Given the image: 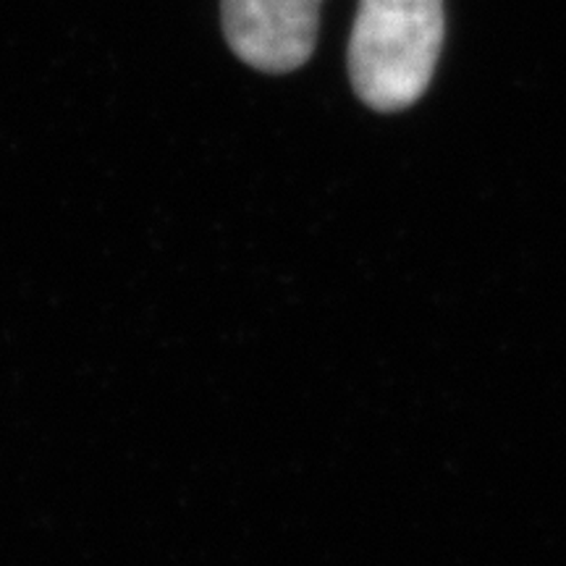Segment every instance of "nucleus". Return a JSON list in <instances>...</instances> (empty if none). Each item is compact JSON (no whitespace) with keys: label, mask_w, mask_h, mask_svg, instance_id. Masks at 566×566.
I'll use <instances>...</instances> for the list:
<instances>
[{"label":"nucleus","mask_w":566,"mask_h":566,"mask_svg":"<svg viewBox=\"0 0 566 566\" xmlns=\"http://www.w3.org/2000/svg\"><path fill=\"white\" fill-rule=\"evenodd\" d=\"M443 45V0H359L349 76L375 111H401L428 90Z\"/></svg>","instance_id":"f257e3e1"},{"label":"nucleus","mask_w":566,"mask_h":566,"mask_svg":"<svg viewBox=\"0 0 566 566\" xmlns=\"http://www.w3.org/2000/svg\"><path fill=\"white\" fill-rule=\"evenodd\" d=\"M323 0H221L231 51L252 69L286 74L315 51Z\"/></svg>","instance_id":"f03ea898"}]
</instances>
